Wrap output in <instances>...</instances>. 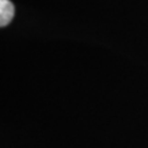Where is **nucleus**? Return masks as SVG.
Wrapping results in <instances>:
<instances>
[{
    "label": "nucleus",
    "instance_id": "obj_1",
    "mask_svg": "<svg viewBox=\"0 0 148 148\" xmlns=\"http://www.w3.org/2000/svg\"><path fill=\"white\" fill-rule=\"evenodd\" d=\"M15 14V6L10 0H0V26L5 27L10 24Z\"/></svg>",
    "mask_w": 148,
    "mask_h": 148
}]
</instances>
